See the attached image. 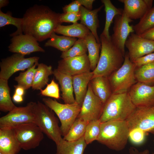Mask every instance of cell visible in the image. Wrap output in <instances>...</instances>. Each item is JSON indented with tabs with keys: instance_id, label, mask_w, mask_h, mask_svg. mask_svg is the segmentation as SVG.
I'll list each match as a JSON object with an SVG mask.
<instances>
[{
	"instance_id": "obj_1",
	"label": "cell",
	"mask_w": 154,
	"mask_h": 154,
	"mask_svg": "<svg viewBox=\"0 0 154 154\" xmlns=\"http://www.w3.org/2000/svg\"><path fill=\"white\" fill-rule=\"evenodd\" d=\"M60 15L47 6L35 5L28 9L23 15V32L38 41L50 38L57 26L62 23Z\"/></svg>"
},
{
	"instance_id": "obj_2",
	"label": "cell",
	"mask_w": 154,
	"mask_h": 154,
	"mask_svg": "<svg viewBox=\"0 0 154 154\" xmlns=\"http://www.w3.org/2000/svg\"><path fill=\"white\" fill-rule=\"evenodd\" d=\"M101 44L100 58L95 70L92 71L93 78L102 76L108 77L122 65L124 55L112 42L101 34Z\"/></svg>"
},
{
	"instance_id": "obj_3",
	"label": "cell",
	"mask_w": 154,
	"mask_h": 154,
	"mask_svg": "<svg viewBox=\"0 0 154 154\" xmlns=\"http://www.w3.org/2000/svg\"><path fill=\"white\" fill-rule=\"evenodd\" d=\"M136 108L128 92L112 94L104 104L99 120L101 123L126 121Z\"/></svg>"
},
{
	"instance_id": "obj_4",
	"label": "cell",
	"mask_w": 154,
	"mask_h": 154,
	"mask_svg": "<svg viewBox=\"0 0 154 154\" xmlns=\"http://www.w3.org/2000/svg\"><path fill=\"white\" fill-rule=\"evenodd\" d=\"M129 133V129L126 120L101 123L100 133L97 141L111 149L120 151L125 147Z\"/></svg>"
},
{
	"instance_id": "obj_5",
	"label": "cell",
	"mask_w": 154,
	"mask_h": 154,
	"mask_svg": "<svg viewBox=\"0 0 154 154\" xmlns=\"http://www.w3.org/2000/svg\"><path fill=\"white\" fill-rule=\"evenodd\" d=\"M45 104L38 101L34 107L35 122L43 133L57 145L62 140L58 121L54 114Z\"/></svg>"
},
{
	"instance_id": "obj_6",
	"label": "cell",
	"mask_w": 154,
	"mask_h": 154,
	"mask_svg": "<svg viewBox=\"0 0 154 154\" xmlns=\"http://www.w3.org/2000/svg\"><path fill=\"white\" fill-rule=\"evenodd\" d=\"M136 68L130 60L128 52H126L121 66L107 77L112 94L127 92L137 82L135 75Z\"/></svg>"
},
{
	"instance_id": "obj_7",
	"label": "cell",
	"mask_w": 154,
	"mask_h": 154,
	"mask_svg": "<svg viewBox=\"0 0 154 154\" xmlns=\"http://www.w3.org/2000/svg\"><path fill=\"white\" fill-rule=\"evenodd\" d=\"M42 101L58 117L61 124L60 127L62 135L64 137L77 118L81 106L76 102L72 104H62L49 98H44Z\"/></svg>"
},
{
	"instance_id": "obj_8",
	"label": "cell",
	"mask_w": 154,
	"mask_h": 154,
	"mask_svg": "<svg viewBox=\"0 0 154 154\" xmlns=\"http://www.w3.org/2000/svg\"><path fill=\"white\" fill-rule=\"evenodd\" d=\"M31 102L24 107H16L0 118V129H13L21 125L35 122L34 107Z\"/></svg>"
},
{
	"instance_id": "obj_9",
	"label": "cell",
	"mask_w": 154,
	"mask_h": 154,
	"mask_svg": "<svg viewBox=\"0 0 154 154\" xmlns=\"http://www.w3.org/2000/svg\"><path fill=\"white\" fill-rule=\"evenodd\" d=\"M13 129L21 149L25 150L36 148L44 137L43 132L34 123L21 125Z\"/></svg>"
},
{
	"instance_id": "obj_10",
	"label": "cell",
	"mask_w": 154,
	"mask_h": 154,
	"mask_svg": "<svg viewBox=\"0 0 154 154\" xmlns=\"http://www.w3.org/2000/svg\"><path fill=\"white\" fill-rule=\"evenodd\" d=\"M25 56L20 54L15 53L2 59L0 64V78L8 80L16 72L28 69L38 63L39 57L25 58Z\"/></svg>"
},
{
	"instance_id": "obj_11",
	"label": "cell",
	"mask_w": 154,
	"mask_h": 154,
	"mask_svg": "<svg viewBox=\"0 0 154 154\" xmlns=\"http://www.w3.org/2000/svg\"><path fill=\"white\" fill-rule=\"evenodd\" d=\"M126 121L129 131L138 128L154 135V107H136Z\"/></svg>"
},
{
	"instance_id": "obj_12",
	"label": "cell",
	"mask_w": 154,
	"mask_h": 154,
	"mask_svg": "<svg viewBox=\"0 0 154 154\" xmlns=\"http://www.w3.org/2000/svg\"><path fill=\"white\" fill-rule=\"evenodd\" d=\"M133 21L123 11L122 15L116 16L114 18L113 33L110 36V39L124 56L125 42L130 33L134 31L133 26L129 24Z\"/></svg>"
},
{
	"instance_id": "obj_13",
	"label": "cell",
	"mask_w": 154,
	"mask_h": 154,
	"mask_svg": "<svg viewBox=\"0 0 154 154\" xmlns=\"http://www.w3.org/2000/svg\"><path fill=\"white\" fill-rule=\"evenodd\" d=\"M104 104L94 93L90 82L86 95L77 117L88 121L99 120Z\"/></svg>"
},
{
	"instance_id": "obj_14",
	"label": "cell",
	"mask_w": 154,
	"mask_h": 154,
	"mask_svg": "<svg viewBox=\"0 0 154 154\" xmlns=\"http://www.w3.org/2000/svg\"><path fill=\"white\" fill-rule=\"evenodd\" d=\"M128 50L130 60L132 62L137 58L154 52V41L143 38L132 33L128 37L125 46Z\"/></svg>"
},
{
	"instance_id": "obj_15",
	"label": "cell",
	"mask_w": 154,
	"mask_h": 154,
	"mask_svg": "<svg viewBox=\"0 0 154 154\" xmlns=\"http://www.w3.org/2000/svg\"><path fill=\"white\" fill-rule=\"evenodd\" d=\"M128 92L132 102L136 107H154V85L137 82Z\"/></svg>"
},
{
	"instance_id": "obj_16",
	"label": "cell",
	"mask_w": 154,
	"mask_h": 154,
	"mask_svg": "<svg viewBox=\"0 0 154 154\" xmlns=\"http://www.w3.org/2000/svg\"><path fill=\"white\" fill-rule=\"evenodd\" d=\"M57 69L71 76L90 72L91 70L90 62L86 54L62 59L58 61Z\"/></svg>"
},
{
	"instance_id": "obj_17",
	"label": "cell",
	"mask_w": 154,
	"mask_h": 154,
	"mask_svg": "<svg viewBox=\"0 0 154 154\" xmlns=\"http://www.w3.org/2000/svg\"><path fill=\"white\" fill-rule=\"evenodd\" d=\"M12 37L8 47L10 52L24 56L35 52H45L37 40L31 36L22 34Z\"/></svg>"
},
{
	"instance_id": "obj_18",
	"label": "cell",
	"mask_w": 154,
	"mask_h": 154,
	"mask_svg": "<svg viewBox=\"0 0 154 154\" xmlns=\"http://www.w3.org/2000/svg\"><path fill=\"white\" fill-rule=\"evenodd\" d=\"M124 4L123 11L130 19H141L150 8L153 2L150 0H119Z\"/></svg>"
},
{
	"instance_id": "obj_19",
	"label": "cell",
	"mask_w": 154,
	"mask_h": 154,
	"mask_svg": "<svg viewBox=\"0 0 154 154\" xmlns=\"http://www.w3.org/2000/svg\"><path fill=\"white\" fill-rule=\"evenodd\" d=\"M21 149L13 129H0V152L17 154Z\"/></svg>"
},
{
	"instance_id": "obj_20",
	"label": "cell",
	"mask_w": 154,
	"mask_h": 154,
	"mask_svg": "<svg viewBox=\"0 0 154 154\" xmlns=\"http://www.w3.org/2000/svg\"><path fill=\"white\" fill-rule=\"evenodd\" d=\"M93 76L92 72L90 71L72 76L75 102L81 106Z\"/></svg>"
},
{
	"instance_id": "obj_21",
	"label": "cell",
	"mask_w": 154,
	"mask_h": 154,
	"mask_svg": "<svg viewBox=\"0 0 154 154\" xmlns=\"http://www.w3.org/2000/svg\"><path fill=\"white\" fill-rule=\"evenodd\" d=\"M103 5L93 10L88 9L81 6L80 11L81 15L80 23L87 27L95 37L97 42L101 43L97 32L99 27L98 13L104 7Z\"/></svg>"
},
{
	"instance_id": "obj_22",
	"label": "cell",
	"mask_w": 154,
	"mask_h": 154,
	"mask_svg": "<svg viewBox=\"0 0 154 154\" xmlns=\"http://www.w3.org/2000/svg\"><path fill=\"white\" fill-rule=\"evenodd\" d=\"M53 74L60 85L62 98L65 104H70L75 103L72 76L62 73L57 69L53 71Z\"/></svg>"
},
{
	"instance_id": "obj_23",
	"label": "cell",
	"mask_w": 154,
	"mask_h": 154,
	"mask_svg": "<svg viewBox=\"0 0 154 154\" xmlns=\"http://www.w3.org/2000/svg\"><path fill=\"white\" fill-rule=\"evenodd\" d=\"M90 83L94 94L104 104L112 94L108 78L102 76L95 77L92 78Z\"/></svg>"
},
{
	"instance_id": "obj_24",
	"label": "cell",
	"mask_w": 154,
	"mask_h": 154,
	"mask_svg": "<svg viewBox=\"0 0 154 154\" xmlns=\"http://www.w3.org/2000/svg\"><path fill=\"white\" fill-rule=\"evenodd\" d=\"M87 145L84 137L73 141H68L63 139L56 145V154H84Z\"/></svg>"
},
{
	"instance_id": "obj_25",
	"label": "cell",
	"mask_w": 154,
	"mask_h": 154,
	"mask_svg": "<svg viewBox=\"0 0 154 154\" xmlns=\"http://www.w3.org/2000/svg\"><path fill=\"white\" fill-rule=\"evenodd\" d=\"M54 32L64 36L79 38H85L91 32L86 26L78 23L67 26L60 24Z\"/></svg>"
},
{
	"instance_id": "obj_26",
	"label": "cell",
	"mask_w": 154,
	"mask_h": 154,
	"mask_svg": "<svg viewBox=\"0 0 154 154\" xmlns=\"http://www.w3.org/2000/svg\"><path fill=\"white\" fill-rule=\"evenodd\" d=\"M37 66L32 88L34 90H40L48 84V77L53 74V71L51 66H47L43 63L38 64Z\"/></svg>"
},
{
	"instance_id": "obj_27",
	"label": "cell",
	"mask_w": 154,
	"mask_h": 154,
	"mask_svg": "<svg viewBox=\"0 0 154 154\" xmlns=\"http://www.w3.org/2000/svg\"><path fill=\"white\" fill-rule=\"evenodd\" d=\"M101 1L104 6L106 15L104 27L101 35L110 39L109 29L113 19L116 16L122 15L123 9L115 7L110 0H102Z\"/></svg>"
},
{
	"instance_id": "obj_28",
	"label": "cell",
	"mask_w": 154,
	"mask_h": 154,
	"mask_svg": "<svg viewBox=\"0 0 154 154\" xmlns=\"http://www.w3.org/2000/svg\"><path fill=\"white\" fill-rule=\"evenodd\" d=\"M50 38L45 43L44 46L53 47L62 52L70 48L77 40L76 38L58 36L54 32L52 34Z\"/></svg>"
},
{
	"instance_id": "obj_29",
	"label": "cell",
	"mask_w": 154,
	"mask_h": 154,
	"mask_svg": "<svg viewBox=\"0 0 154 154\" xmlns=\"http://www.w3.org/2000/svg\"><path fill=\"white\" fill-rule=\"evenodd\" d=\"M88 54V57L90 64L91 70L93 71L97 65L100 55V50L101 47V43H98L95 37L90 33L85 38Z\"/></svg>"
},
{
	"instance_id": "obj_30",
	"label": "cell",
	"mask_w": 154,
	"mask_h": 154,
	"mask_svg": "<svg viewBox=\"0 0 154 154\" xmlns=\"http://www.w3.org/2000/svg\"><path fill=\"white\" fill-rule=\"evenodd\" d=\"M7 80L0 78V110L10 112L16 106L13 102L10 95Z\"/></svg>"
},
{
	"instance_id": "obj_31",
	"label": "cell",
	"mask_w": 154,
	"mask_h": 154,
	"mask_svg": "<svg viewBox=\"0 0 154 154\" xmlns=\"http://www.w3.org/2000/svg\"><path fill=\"white\" fill-rule=\"evenodd\" d=\"M89 122L77 117L63 139L68 141H73L84 137Z\"/></svg>"
},
{
	"instance_id": "obj_32",
	"label": "cell",
	"mask_w": 154,
	"mask_h": 154,
	"mask_svg": "<svg viewBox=\"0 0 154 154\" xmlns=\"http://www.w3.org/2000/svg\"><path fill=\"white\" fill-rule=\"evenodd\" d=\"M135 75L137 82L154 85V61L148 64L136 67Z\"/></svg>"
},
{
	"instance_id": "obj_33",
	"label": "cell",
	"mask_w": 154,
	"mask_h": 154,
	"mask_svg": "<svg viewBox=\"0 0 154 154\" xmlns=\"http://www.w3.org/2000/svg\"><path fill=\"white\" fill-rule=\"evenodd\" d=\"M135 34L140 35L154 27V6L149 9L140 19L138 23L133 26Z\"/></svg>"
},
{
	"instance_id": "obj_34",
	"label": "cell",
	"mask_w": 154,
	"mask_h": 154,
	"mask_svg": "<svg viewBox=\"0 0 154 154\" xmlns=\"http://www.w3.org/2000/svg\"><path fill=\"white\" fill-rule=\"evenodd\" d=\"M23 23V18H18L13 17L11 13H3L0 10V27L5 25H11L15 26L17 30L10 35L11 37L17 35L23 34L22 27Z\"/></svg>"
},
{
	"instance_id": "obj_35",
	"label": "cell",
	"mask_w": 154,
	"mask_h": 154,
	"mask_svg": "<svg viewBox=\"0 0 154 154\" xmlns=\"http://www.w3.org/2000/svg\"><path fill=\"white\" fill-rule=\"evenodd\" d=\"M38 64L35 63L32 67L24 72H20L18 76L15 77V80L17 82V85L22 87L25 90L32 87L36 70V67Z\"/></svg>"
},
{
	"instance_id": "obj_36",
	"label": "cell",
	"mask_w": 154,
	"mask_h": 154,
	"mask_svg": "<svg viewBox=\"0 0 154 154\" xmlns=\"http://www.w3.org/2000/svg\"><path fill=\"white\" fill-rule=\"evenodd\" d=\"M87 50L85 39L78 38L70 48L62 52L60 57L63 59L82 56L86 54Z\"/></svg>"
},
{
	"instance_id": "obj_37",
	"label": "cell",
	"mask_w": 154,
	"mask_h": 154,
	"mask_svg": "<svg viewBox=\"0 0 154 154\" xmlns=\"http://www.w3.org/2000/svg\"><path fill=\"white\" fill-rule=\"evenodd\" d=\"M101 123L99 120L88 122L84 136L87 145L97 140L100 133Z\"/></svg>"
},
{
	"instance_id": "obj_38",
	"label": "cell",
	"mask_w": 154,
	"mask_h": 154,
	"mask_svg": "<svg viewBox=\"0 0 154 154\" xmlns=\"http://www.w3.org/2000/svg\"><path fill=\"white\" fill-rule=\"evenodd\" d=\"M40 94L43 96H48L59 99L60 98L59 89L58 85L52 79L50 82L47 84L44 90H40Z\"/></svg>"
},
{
	"instance_id": "obj_39",
	"label": "cell",
	"mask_w": 154,
	"mask_h": 154,
	"mask_svg": "<svg viewBox=\"0 0 154 154\" xmlns=\"http://www.w3.org/2000/svg\"><path fill=\"white\" fill-rule=\"evenodd\" d=\"M147 134L139 129L135 128L129 131V138L133 143L139 144L143 142Z\"/></svg>"
},
{
	"instance_id": "obj_40",
	"label": "cell",
	"mask_w": 154,
	"mask_h": 154,
	"mask_svg": "<svg viewBox=\"0 0 154 154\" xmlns=\"http://www.w3.org/2000/svg\"><path fill=\"white\" fill-rule=\"evenodd\" d=\"M81 15L80 11L77 13H66L60 14V21L63 22L72 23L73 24L78 23L77 21L80 20Z\"/></svg>"
},
{
	"instance_id": "obj_41",
	"label": "cell",
	"mask_w": 154,
	"mask_h": 154,
	"mask_svg": "<svg viewBox=\"0 0 154 154\" xmlns=\"http://www.w3.org/2000/svg\"><path fill=\"white\" fill-rule=\"evenodd\" d=\"M154 61V52L152 53L135 59L133 62L136 67L150 64Z\"/></svg>"
},
{
	"instance_id": "obj_42",
	"label": "cell",
	"mask_w": 154,
	"mask_h": 154,
	"mask_svg": "<svg viewBox=\"0 0 154 154\" xmlns=\"http://www.w3.org/2000/svg\"><path fill=\"white\" fill-rule=\"evenodd\" d=\"M81 6L78 0H76L65 5L63 7L62 10L64 13H77L80 11Z\"/></svg>"
},
{
	"instance_id": "obj_43",
	"label": "cell",
	"mask_w": 154,
	"mask_h": 154,
	"mask_svg": "<svg viewBox=\"0 0 154 154\" xmlns=\"http://www.w3.org/2000/svg\"><path fill=\"white\" fill-rule=\"evenodd\" d=\"M140 36L145 38L154 41V27Z\"/></svg>"
},
{
	"instance_id": "obj_44",
	"label": "cell",
	"mask_w": 154,
	"mask_h": 154,
	"mask_svg": "<svg viewBox=\"0 0 154 154\" xmlns=\"http://www.w3.org/2000/svg\"><path fill=\"white\" fill-rule=\"evenodd\" d=\"M81 6H84L86 9L92 10L94 0H77Z\"/></svg>"
},
{
	"instance_id": "obj_45",
	"label": "cell",
	"mask_w": 154,
	"mask_h": 154,
	"mask_svg": "<svg viewBox=\"0 0 154 154\" xmlns=\"http://www.w3.org/2000/svg\"><path fill=\"white\" fill-rule=\"evenodd\" d=\"M130 154H149V151L147 149H146L142 151H139L135 148L131 147L129 149Z\"/></svg>"
},
{
	"instance_id": "obj_46",
	"label": "cell",
	"mask_w": 154,
	"mask_h": 154,
	"mask_svg": "<svg viewBox=\"0 0 154 154\" xmlns=\"http://www.w3.org/2000/svg\"><path fill=\"white\" fill-rule=\"evenodd\" d=\"M14 86L15 88V93L23 96L24 94L25 89L22 87L17 85Z\"/></svg>"
},
{
	"instance_id": "obj_47",
	"label": "cell",
	"mask_w": 154,
	"mask_h": 154,
	"mask_svg": "<svg viewBox=\"0 0 154 154\" xmlns=\"http://www.w3.org/2000/svg\"><path fill=\"white\" fill-rule=\"evenodd\" d=\"M13 101L17 103L21 102L23 100L22 96H20L14 93L13 97Z\"/></svg>"
},
{
	"instance_id": "obj_48",
	"label": "cell",
	"mask_w": 154,
	"mask_h": 154,
	"mask_svg": "<svg viewBox=\"0 0 154 154\" xmlns=\"http://www.w3.org/2000/svg\"><path fill=\"white\" fill-rule=\"evenodd\" d=\"M9 3V1L8 0H0V9L2 7L7 6Z\"/></svg>"
},
{
	"instance_id": "obj_49",
	"label": "cell",
	"mask_w": 154,
	"mask_h": 154,
	"mask_svg": "<svg viewBox=\"0 0 154 154\" xmlns=\"http://www.w3.org/2000/svg\"><path fill=\"white\" fill-rule=\"evenodd\" d=\"M0 154H3L2 153L0 152Z\"/></svg>"
},
{
	"instance_id": "obj_50",
	"label": "cell",
	"mask_w": 154,
	"mask_h": 154,
	"mask_svg": "<svg viewBox=\"0 0 154 154\" xmlns=\"http://www.w3.org/2000/svg\"><path fill=\"white\" fill-rule=\"evenodd\" d=\"M153 154H154V153H153Z\"/></svg>"
},
{
	"instance_id": "obj_51",
	"label": "cell",
	"mask_w": 154,
	"mask_h": 154,
	"mask_svg": "<svg viewBox=\"0 0 154 154\" xmlns=\"http://www.w3.org/2000/svg\"></svg>"
}]
</instances>
